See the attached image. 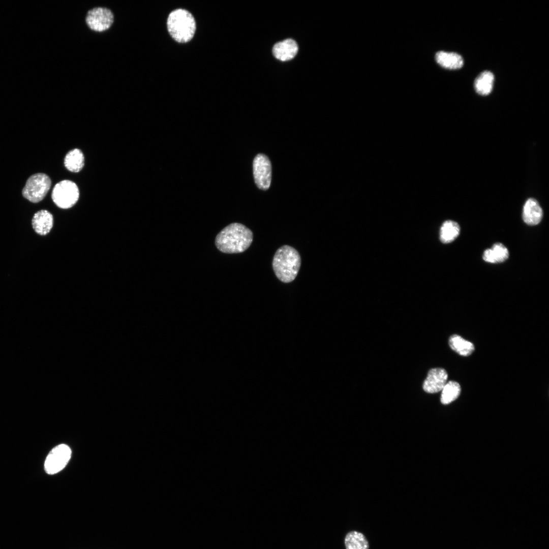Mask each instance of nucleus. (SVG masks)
<instances>
[{
  "label": "nucleus",
  "instance_id": "f257e3e1",
  "mask_svg": "<svg viewBox=\"0 0 549 549\" xmlns=\"http://www.w3.org/2000/svg\"><path fill=\"white\" fill-rule=\"evenodd\" d=\"M253 241V233L245 225L237 223L230 224L217 235L215 244L222 252L239 253L246 251Z\"/></svg>",
  "mask_w": 549,
  "mask_h": 549
},
{
  "label": "nucleus",
  "instance_id": "f03ea898",
  "mask_svg": "<svg viewBox=\"0 0 549 549\" xmlns=\"http://www.w3.org/2000/svg\"><path fill=\"white\" fill-rule=\"evenodd\" d=\"M301 265V258L294 248L285 245L276 251L272 260V267L277 277L288 283L296 277Z\"/></svg>",
  "mask_w": 549,
  "mask_h": 549
},
{
  "label": "nucleus",
  "instance_id": "7ed1b4c3",
  "mask_svg": "<svg viewBox=\"0 0 549 549\" xmlns=\"http://www.w3.org/2000/svg\"><path fill=\"white\" fill-rule=\"evenodd\" d=\"M167 26L172 38L180 43H186L191 41L194 36L196 28L194 16L190 12L184 9H177L169 13Z\"/></svg>",
  "mask_w": 549,
  "mask_h": 549
},
{
  "label": "nucleus",
  "instance_id": "20e7f679",
  "mask_svg": "<svg viewBox=\"0 0 549 549\" xmlns=\"http://www.w3.org/2000/svg\"><path fill=\"white\" fill-rule=\"evenodd\" d=\"M51 185V179L47 175L42 173H36L27 179L22 194L30 202L38 203L45 197Z\"/></svg>",
  "mask_w": 549,
  "mask_h": 549
},
{
  "label": "nucleus",
  "instance_id": "39448f33",
  "mask_svg": "<svg viewBox=\"0 0 549 549\" xmlns=\"http://www.w3.org/2000/svg\"><path fill=\"white\" fill-rule=\"evenodd\" d=\"M79 191L76 184L70 180H63L54 187L51 197L54 203L59 208L67 209L77 202Z\"/></svg>",
  "mask_w": 549,
  "mask_h": 549
},
{
  "label": "nucleus",
  "instance_id": "423d86ee",
  "mask_svg": "<svg viewBox=\"0 0 549 549\" xmlns=\"http://www.w3.org/2000/svg\"><path fill=\"white\" fill-rule=\"evenodd\" d=\"M70 448L65 444L53 447L46 458L44 470L49 475L55 474L63 470L71 456Z\"/></svg>",
  "mask_w": 549,
  "mask_h": 549
},
{
  "label": "nucleus",
  "instance_id": "0eeeda50",
  "mask_svg": "<svg viewBox=\"0 0 549 549\" xmlns=\"http://www.w3.org/2000/svg\"><path fill=\"white\" fill-rule=\"evenodd\" d=\"M85 21L91 30L103 32L111 27L113 23L114 16L112 11L108 8L96 7L88 11Z\"/></svg>",
  "mask_w": 549,
  "mask_h": 549
},
{
  "label": "nucleus",
  "instance_id": "6e6552de",
  "mask_svg": "<svg viewBox=\"0 0 549 549\" xmlns=\"http://www.w3.org/2000/svg\"><path fill=\"white\" fill-rule=\"evenodd\" d=\"M254 180L258 188L266 190L269 188L271 179V165L268 158L259 154L253 160Z\"/></svg>",
  "mask_w": 549,
  "mask_h": 549
},
{
  "label": "nucleus",
  "instance_id": "1a4fd4ad",
  "mask_svg": "<svg viewBox=\"0 0 549 549\" xmlns=\"http://www.w3.org/2000/svg\"><path fill=\"white\" fill-rule=\"evenodd\" d=\"M447 373L444 369L437 368L431 369L423 382V390L430 393L442 390L447 382Z\"/></svg>",
  "mask_w": 549,
  "mask_h": 549
},
{
  "label": "nucleus",
  "instance_id": "9d476101",
  "mask_svg": "<svg viewBox=\"0 0 549 549\" xmlns=\"http://www.w3.org/2000/svg\"><path fill=\"white\" fill-rule=\"evenodd\" d=\"M32 224L34 231L37 234L40 235H47L53 227V216L47 210H40L34 214Z\"/></svg>",
  "mask_w": 549,
  "mask_h": 549
},
{
  "label": "nucleus",
  "instance_id": "9b49d317",
  "mask_svg": "<svg viewBox=\"0 0 549 549\" xmlns=\"http://www.w3.org/2000/svg\"><path fill=\"white\" fill-rule=\"evenodd\" d=\"M543 216L542 208L537 200L528 199L523 207V219L528 225L534 226L540 223Z\"/></svg>",
  "mask_w": 549,
  "mask_h": 549
},
{
  "label": "nucleus",
  "instance_id": "f8f14e48",
  "mask_svg": "<svg viewBox=\"0 0 549 549\" xmlns=\"http://www.w3.org/2000/svg\"><path fill=\"white\" fill-rule=\"evenodd\" d=\"M298 50L296 43L292 39H287L279 42L273 47L274 56L278 59L286 61L293 58Z\"/></svg>",
  "mask_w": 549,
  "mask_h": 549
},
{
  "label": "nucleus",
  "instance_id": "ddd939ff",
  "mask_svg": "<svg viewBox=\"0 0 549 549\" xmlns=\"http://www.w3.org/2000/svg\"><path fill=\"white\" fill-rule=\"evenodd\" d=\"M435 59L439 65L447 69H459L463 65L462 57L455 52L440 51L436 53Z\"/></svg>",
  "mask_w": 549,
  "mask_h": 549
},
{
  "label": "nucleus",
  "instance_id": "4468645a",
  "mask_svg": "<svg viewBox=\"0 0 549 549\" xmlns=\"http://www.w3.org/2000/svg\"><path fill=\"white\" fill-rule=\"evenodd\" d=\"M509 257V252L502 243L497 242L493 245L491 249L484 251L483 259L489 263H499L506 260Z\"/></svg>",
  "mask_w": 549,
  "mask_h": 549
},
{
  "label": "nucleus",
  "instance_id": "2eb2a0df",
  "mask_svg": "<svg viewBox=\"0 0 549 549\" xmlns=\"http://www.w3.org/2000/svg\"><path fill=\"white\" fill-rule=\"evenodd\" d=\"M64 164L71 172L81 171L84 165V157L81 150L78 148L70 150L65 156Z\"/></svg>",
  "mask_w": 549,
  "mask_h": 549
},
{
  "label": "nucleus",
  "instance_id": "dca6fc26",
  "mask_svg": "<svg viewBox=\"0 0 549 549\" xmlns=\"http://www.w3.org/2000/svg\"><path fill=\"white\" fill-rule=\"evenodd\" d=\"M494 76L489 71L481 73L476 78L474 88L476 93L482 96H486L492 91Z\"/></svg>",
  "mask_w": 549,
  "mask_h": 549
},
{
  "label": "nucleus",
  "instance_id": "f3484780",
  "mask_svg": "<svg viewBox=\"0 0 549 549\" xmlns=\"http://www.w3.org/2000/svg\"><path fill=\"white\" fill-rule=\"evenodd\" d=\"M449 345L453 351L464 356L471 355L475 349L473 343L457 334L450 337Z\"/></svg>",
  "mask_w": 549,
  "mask_h": 549
},
{
  "label": "nucleus",
  "instance_id": "a211bd4d",
  "mask_svg": "<svg viewBox=\"0 0 549 549\" xmlns=\"http://www.w3.org/2000/svg\"><path fill=\"white\" fill-rule=\"evenodd\" d=\"M346 549H369V543L366 537L361 532L352 531L345 537Z\"/></svg>",
  "mask_w": 549,
  "mask_h": 549
},
{
  "label": "nucleus",
  "instance_id": "6ab92c4d",
  "mask_svg": "<svg viewBox=\"0 0 549 549\" xmlns=\"http://www.w3.org/2000/svg\"><path fill=\"white\" fill-rule=\"evenodd\" d=\"M460 227L455 222L445 221L441 227L440 239L442 243H448L453 241L459 235Z\"/></svg>",
  "mask_w": 549,
  "mask_h": 549
},
{
  "label": "nucleus",
  "instance_id": "aec40b11",
  "mask_svg": "<svg viewBox=\"0 0 549 549\" xmlns=\"http://www.w3.org/2000/svg\"><path fill=\"white\" fill-rule=\"evenodd\" d=\"M461 391L460 385L455 381H449L446 383L442 390L441 402L443 404H448L455 400Z\"/></svg>",
  "mask_w": 549,
  "mask_h": 549
}]
</instances>
